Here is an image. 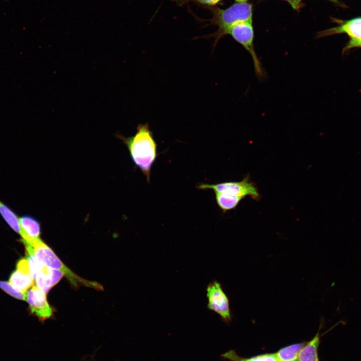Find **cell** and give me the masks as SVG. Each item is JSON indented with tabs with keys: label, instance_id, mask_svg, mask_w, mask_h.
<instances>
[{
	"label": "cell",
	"instance_id": "cell-13",
	"mask_svg": "<svg viewBox=\"0 0 361 361\" xmlns=\"http://www.w3.org/2000/svg\"><path fill=\"white\" fill-rule=\"evenodd\" d=\"M216 203L224 213L235 209L242 200V197L215 193Z\"/></svg>",
	"mask_w": 361,
	"mask_h": 361
},
{
	"label": "cell",
	"instance_id": "cell-21",
	"mask_svg": "<svg viewBox=\"0 0 361 361\" xmlns=\"http://www.w3.org/2000/svg\"><path fill=\"white\" fill-rule=\"evenodd\" d=\"M236 3H246L248 0H235Z\"/></svg>",
	"mask_w": 361,
	"mask_h": 361
},
{
	"label": "cell",
	"instance_id": "cell-5",
	"mask_svg": "<svg viewBox=\"0 0 361 361\" xmlns=\"http://www.w3.org/2000/svg\"><path fill=\"white\" fill-rule=\"evenodd\" d=\"M200 190H212L215 193L235 195L244 198L250 196L253 200L260 199L256 185L250 180L249 174L239 182H226L216 184H201L197 186Z\"/></svg>",
	"mask_w": 361,
	"mask_h": 361
},
{
	"label": "cell",
	"instance_id": "cell-17",
	"mask_svg": "<svg viewBox=\"0 0 361 361\" xmlns=\"http://www.w3.org/2000/svg\"><path fill=\"white\" fill-rule=\"evenodd\" d=\"M0 288L5 292L17 299L26 300L27 293L18 290L7 282L0 281Z\"/></svg>",
	"mask_w": 361,
	"mask_h": 361
},
{
	"label": "cell",
	"instance_id": "cell-14",
	"mask_svg": "<svg viewBox=\"0 0 361 361\" xmlns=\"http://www.w3.org/2000/svg\"><path fill=\"white\" fill-rule=\"evenodd\" d=\"M0 214L10 227L14 231L21 235V229L19 223V217L13 210L1 201Z\"/></svg>",
	"mask_w": 361,
	"mask_h": 361
},
{
	"label": "cell",
	"instance_id": "cell-16",
	"mask_svg": "<svg viewBox=\"0 0 361 361\" xmlns=\"http://www.w3.org/2000/svg\"><path fill=\"white\" fill-rule=\"evenodd\" d=\"M221 356L231 361H278L275 353H266L249 358H243L238 356L234 351L230 350Z\"/></svg>",
	"mask_w": 361,
	"mask_h": 361
},
{
	"label": "cell",
	"instance_id": "cell-9",
	"mask_svg": "<svg viewBox=\"0 0 361 361\" xmlns=\"http://www.w3.org/2000/svg\"><path fill=\"white\" fill-rule=\"evenodd\" d=\"M64 276L59 270L51 268L41 263L37 272L35 279L37 286L45 293H47Z\"/></svg>",
	"mask_w": 361,
	"mask_h": 361
},
{
	"label": "cell",
	"instance_id": "cell-12",
	"mask_svg": "<svg viewBox=\"0 0 361 361\" xmlns=\"http://www.w3.org/2000/svg\"><path fill=\"white\" fill-rule=\"evenodd\" d=\"M320 336L317 332L315 336L307 343H306L299 352L298 361H319L318 348L319 344Z\"/></svg>",
	"mask_w": 361,
	"mask_h": 361
},
{
	"label": "cell",
	"instance_id": "cell-20",
	"mask_svg": "<svg viewBox=\"0 0 361 361\" xmlns=\"http://www.w3.org/2000/svg\"><path fill=\"white\" fill-rule=\"evenodd\" d=\"M200 3L204 5L213 6L217 4L223 0H196Z\"/></svg>",
	"mask_w": 361,
	"mask_h": 361
},
{
	"label": "cell",
	"instance_id": "cell-3",
	"mask_svg": "<svg viewBox=\"0 0 361 361\" xmlns=\"http://www.w3.org/2000/svg\"><path fill=\"white\" fill-rule=\"evenodd\" d=\"M252 5L247 2L236 3L226 9H218L214 20L219 26V30L214 35L216 38L215 45L227 29L240 22H252Z\"/></svg>",
	"mask_w": 361,
	"mask_h": 361
},
{
	"label": "cell",
	"instance_id": "cell-11",
	"mask_svg": "<svg viewBox=\"0 0 361 361\" xmlns=\"http://www.w3.org/2000/svg\"><path fill=\"white\" fill-rule=\"evenodd\" d=\"M19 223L23 243H32L40 238L41 225L36 218L30 215H24L19 217Z\"/></svg>",
	"mask_w": 361,
	"mask_h": 361
},
{
	"label": "cell",
	"instance_id": "cell-8",
	"mask_svg": "<svg viewBox=\"0 0 361 361\" xmlns=\"http://www.w3.org/2000/svg\"><path fill=\"white\" fill-rule=\"evenodd\" d=\"M10 283L18 290L27 293V290L34 284L29 262L27 258L19 260L16 269L10 275Z\"/></svg>",
	"mask_w": 361,
	"mask_h": 361
},
{
	"label": "cell",
	"instance_id": "cell-7",
	"mask_svg": "<svg viewBox=\"0 0 361 361\" xmlns=\"http://www.w3.org/2000/svg\"><path fill=\"white\" fill-rule=\"evenodd\" d=\"M26 300L32 313L40 320L51 317L53 309L47 301L46 293L37 286H34L27 292Z\"/></svg>",
	"mask_w": 361,
	"mask_h": 361
},
{
	"label": "cell",
	"instance_id": "cell-4",
	"mask_svg": "<svg viewBox=\"0 0 361 361\" xmlns=\"http://www.w3.org/2000/svg\"><path fill=\"white\" fill-rule=\"evenodd\" d=\"M225 35L231 36L250 53L257 77L259 79L263 78L265 73L254 49V32L252 22L246 21L236 24L224 32V36Z\"/></svg>",
	"mask_w": 361,
	"mask_h": 361
},
{
	"label": "cell",
	"instance_id": "cell-6",
	"mask_svg": "<svg viewBox=\"0 0 361 361\" xmlns=\"http://www.w3.org/2000/svg\"><path fill=\"white\" fill-rule=\"evenodd\" d=\"M206 290L207 308L218 314L224 322L229 324L232 320L229 299L221 284L214 280L208 285Z\"/></svg>",
	"mask_w": 361,
	"mask_h": 361
},
{
	"label": "cell",
	"instance_id": "cell-19",
	"mask_svg": "<svg viewBox=\"0 0 361 361\" xmlns=\"http://www.w3.org/2000/svg\"><path fill=\"white\" fill-rule=\"evenodd\" d=\"M287 2L294 9H297L303 0H283ZM335 4H339L337 0H328Z\"/></svg>",
	"mask_w": 361,
	"mask_h": 361
},
{
	"label": "cell",
	"instance_id": "cell-15",
	"mask_svg": "<svg viewBox=\"0 0 361 361\" xmlns=\"http://www.w3.org/2000/svg\"><path fill=\"white\" fill-rule=\"evenodd\" d=\"M306 343L292 344L279 349L275 355L278 361H289L296 359L300 350Z\"/></svg>",
	"mask_w": 361,
	"mask_h": 361
},
{
	"label": "cell",
	"instance_id": "cell-10",
	"mask_svg": "<svg viewBox=\"0 0 361 361\" xmlns=\"http://www.w3.org/2000/svg\"><path fill=\"white\" fill-rule=\"evenodd\" d=\"M346 33L350 40H361V18H356L344 22L337 27L320 32L317 35L321 38L336 34Z\"/></svg>",
	"mask_w": 361,
	"mask_h": 361
},
{
	"label": "cell",
	"instance_id": "cell-1",
	"mask_svg": "<svg viewBox=\"0 0 361 361\" xmlns=\"http://www.w3.org/2000/svg\"><path fill=\"white\" fill-rule=\"evenodd\" d=\"M126 146L132 160L150 182L152 166L157 157V144L147 124H139L135 134L128 137L117 136Z\"/></svg>",
	"mask_w": 361,
	"mask_h": 361
},
{
	"label": "cell",
	"instance_id": "cell-18",
	"mask_svg": "<svg viewBox=\"0 0 361 361\" xmlns=\"http://www.w3.org/2000/svg\"><path fill=\"white\" fill-rule=\"evenodd\" d=\"M355 47H361V40H349L348 43L344 48L342 53L346 52L349 49Z\"/></svg>",
	"mask_w": 361,
	"mask_h": 361
},
{
	"label": "cell",
	"instance_id": "cell-2",
	"mask_svg": "<svg viewBox=\"0 0 361 361\" xmlns=\"http://www.w3.org/2000/svg\"><path fill=\"white\" fill-rule=\"evenodd\" d=\"M31 245L34 255L40 262L62 272L73 285H83L100 290L103 289L100 284L85 280L74 273L58 258L41 238L34 241Z\"/></svg>",
	"mask_w": 361,
	"mask_h": 361
},
{
	"label": "cell",
	"instance_id": "cell-22",
	"mask_svg": "<svg viewBox=\"0 0 361 361\" xmlns=\"http://www.w3.org/2000/svg\"><path fill=\"white\" fill-rule=\"evenodd\" d=\"M289 361H298V359H296L289 360Z\"/></svg>",
	"mask_w": 361,
	"mask_h": 361
}]
</instances>
